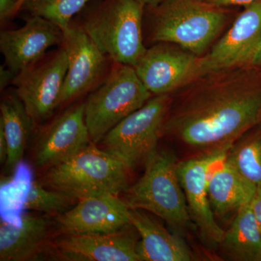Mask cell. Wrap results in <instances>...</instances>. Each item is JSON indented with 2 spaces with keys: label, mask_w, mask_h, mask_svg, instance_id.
Returning a JSON list of instances; mask_svg holds the SVG:
<instances>
[{
  "label": "cell",
  "mask_w": 261,
  "mask_h": 261,
  "mask_svg": "<svg viewBox=\"0 0 261 261\" xmlns=\"http://www.w3.org/2000/svg\"><path fill=\"white\" fill-rule=\"evenodd\" d=\"M141 4L144 5L145 8H153L166 1V0H137Z\"/></svg>",
  "instance_id": "cell-32"
},
{
  "label": "cell",
  "mask_w": 261,
  "mask_h": 261,
  "mask_svg": "<svg viewBox=\"0 0 261 261\" xmlns=\"http://www.w3.org/2000/svg\"><path fill=\"white\" fill-rule=\"evenodd\" d=\"M233 144L227 159L239 172L256 187H261V132Z\"/></svg>",
  "instance_id": "cell-24"
},
{
  "label": "cell",
  "mask_w": 261,
  "mask_h": 261,
  "mask_svg": "<svg viewBox=\"0 0 261 261\" xmlns=\"http://www.w3.org/2000/svg\"><path fill=\"white\" fill-rule=\"evenodd\" d=\"M63 42V31L37 16H29L21 28L0 33V51L16 75L42 61L49 48Z\"/></svg>",
  "instance_id": "cell-14"
},
{
  "label": "cell",
  "mask_w": 261,
  "mask_h": 261,
  "mask_svg": "<svg viewBox=\"0 0 261 261\" xmlns=\"http://www.w3.org/2000/svg\"><path fill=\"white\" fill-rule=\"evenodd\" d=\"M63 32L68 70L58 108L98 87L107 69V56L82 27L70 25Z\"/></svg>",
  "instance_id": "cell-12"
},
{
  "label": "cell",
  "mask_w": 261,
  "mask_h": 261,
  "mask_svg": "<svg viewBox=\"0 0 261 261\" xmlns=\"http://www.w3.org/2000/svg\"><path fill=\"white\" fill-rule=\"evenodd\" d=\"M147 8L153 42L175 44L199 57L204 56L227 20L224 8L205 0H166Z\"/></svg>",
  "instance_id": "cell-3"
},
{
  "label": "cell",
  "mask_w": 261,
  "mask_h": 261,
  "mask_svg": "<svg viewBox=\"0 0 261 261\" xmlns=\"http://www.w3.org/2000/svg\"><path fill=\"white\" fill-rule=\"evenodd\" d=\"M13 171L10 179L1 182L0 216L1 221L20 226L34 178L32 167L25 161L19 162Z\"/></svg>",
  "instance_id": "cell-22"
},
{
  "label": "cell",
  "mask_w": 261,
  "mask_h": 261,
  "mask_svg": "<svg viewBox=\"0 0 261 261\" xmlns=\"http://www.w3.org/2000/svg\"><path fill=\"white\" fill-rule=\"evenodd\" d=\"M128 226L113 233L64 235L56 242L57 252L65 260L141 261L138 238Z\"/></svg>",
  "instance_id": "cell-16"
},
{
  "label": "cell",
  "mask_w": 261,
  "mask_h": 261,
  "mask_svg": "<svg viewBox=\"0 0 261 261\" xmlns=\"http://www.w3.org/2000/svg\"><path fill=\"white\" fill-rule=\"evenodd\" d=\"M93 0H25L19 12L46 19L62 31L70 27L72 18Z\"/></svg>",
  "instance_id": "cell-23"
},
{
  "label": "cell",
  "mask_w": 261,
  "mask_h": 261,
  "mask_svg": "<svg viewBox=\"0 0 261 261\" xmlns=\"http://www.w3.org/2000/svg\"><path fill=\"white\" fill-rule=\"evenodd\" d=\"M145 8L137 0H93L84 8L81 27L116 64L135 67L147 49L142 29Z\"/></svg>",
  "instance_id": "cell-2"
},
{
  "label": "cell",
  "mask_w": 261,
  "mask_h": 261,
  "mask_svg": "<svg viewBox=\"0 0 261 261\" xmlns=\"http://www.w3.org/2000/svg\"><path fill=\"white\" fill-rule=\"evenodd\" d=\"M8 147L3 128L0 127V163L5 165L8 159Z\"/></svg>",
  "instance_id": "cell-30"
},
{
  "label": "cell",
  "mask_w": 261,
  "mask_h": 261,
  "mask_svg": "<svg viewBox=\"0 0 261 261\" xmlns=\"http://www.w3.org/2000/svg\"><path fill=\"white\" fill-rule=\"evenodd\" d=\"M250 65L257 67V68L261 67V41L260 44H259L258 47L257 48L256 51H255V56H254L253 58H252Z\"/></svg>",
  "instance_id": "cell-31"
},
{
  "label": "cell",
  "mask_w": 261,
  "mask_h": 261,
  "mask_svg": "<svg viewBox=\"0 0 261 261\" xmlns=\"http://www.w3.org/2000/svg\"><path fill=\"white\" fill-rule=\"evenodd\" d=\"M255 68L220 70L189 84L171 104L163 135L206 152L229 150L261 123V81Z\"/></svg>",
  "instance_id": "cell-1"
},
{
  "label": "cell",
  "mask_w": 261,
  "mask_h": 261,
  "mask_svg": "<svg viewBox=\"0 0 261 261\" xmlns=\"http://www.w3.org/2000/svg\"><path fill=\"white\" fill-rule=\"evenodd\" d=\"M200 57L177 45L160 43L147 49L135 65L139 78L154 95L184 88L199 77Z\"/></svg>",
  "instance_id": "cell-10"
},
{
  "label": "cell",
  "mask_w": 261,
  "mask_h": 261,
  "mask_svg": "<svg viewBox=\"0 0 261 261\" xmlns=\"http://www.w3.org/2000/svg\"><path fill=\"white\" fill-rule=\"evenodd\" d=\"M92 143L84 117V102L70 108L51 122L38 141L34 163L42 169L59 164Z\"/></svg>",
  "instance_id": "cell-15"
},
{
  "label": "cell",
  "mask_w": 261,
  "mask_h": 261,
  "mask_svg": "<svg viewBox=\"0 0 261 261\" xmlns=\"http://www.w3.org/2000/svg\"><path fill=\"white\" fill-rule=\"evenodd\" d=\"M18 0H0V20L4 22L14 16Z\"/></svg>",
  "instance_id": "cell-26"
},
{
  "label": "cell",
  "mask_w": 261,
  "mask_h": 261,
  "mask_svg": "<svg viewBox=\"0 0 261 261\" xmlns=\"http://www.w3.org/2000/svg\"><path fill=\"white\" fill-rule=\"evenodd\" d=\"M257 187L244 177L227 159L211 168L207 181L209 200L214 214L224 216L250 203Z\"/></svg>",
  "instance_id": "cell-19"
},
{
  "label": "cell",
  "mask_w": 261,
  "mask_h": 261,
  "mask_svg": "<svg viewBox=\"0 0 261 261\" xmlns=\"http://www.w3.org/2000/svg\"><path fill=\"white\" fill-rule=\"evenodd\" d=\"M145 164L142 177L126 192L128 207L152 213L178 229L190 227L191 219L174 156L156 149Z\"/></svg>",
  "instance_id": "cell-5"
},
{
  "label": "cell",
  "mask_w": 261,
  "mask_h": 261,
  "mask_svg": "<svg viewBox=\"0 0 261 261\" xmlns=\"http://www.w3.org/2000/svg\"><path fill=\"white\" fill-rule=\"evenodd\" d=\"M144 211L130 208V224L140 236L137 252L141 261H190V247Z\"/></svg>",
  "instance_id": "cell-17"
},
{
  "label": "cell",
  "mask_w": 261,
  "mask_h": 261,
  "mask_svg": "<svg viewBox=\"0 0 261 261\" xmlns=\"http://www.w3.org/2000/svg\"><path fill=\"white\" fill-rule=\"evenodd\" d=\"M205 1L214 6L224 8V7L233 6V5L247 6L259 0H205Z\"/></svg>",
  "instance_id": "cell-28"
},
{
  "label": "cell",
  "mask_w": 261,
  "mask_h": 261,
  "mask_svg": "<svg viewBox=\"0 0 261 261\" xmlns=\"http://www.w3.org/2000/svg\"><path fill=\"white\" fill-rule=\"evenodd\" d=\"M135 67L117 64L84 102V117L92 143L98 144L113 127L152 97Z\"/></svg>",
  "instance_id": "cell-6"
},
{
  "label": "cell",
  "mask_w": 261,
  "mask_h": 261,
  "mask_svg": "<svg viewBox=\"0 0 261 261\" xmlns=\"http://www.w3.org/2000/svg\"><path fill=\"white\" fill-rule=\"evenodd\" d=\"M57 223L64 235L116 232L132 225L130 207L114 194L87 197L58 215Z\"/></svg>",
  "instance_id": "cell-13"
},
{
  "label": "cell",
  "mask_w": 261,
  "mask_h": 261,
  "mask_svg": "<svg viewBox=\"0 0 261 261\" xmlns=\"http://www.w3.org/2000/svg\"><path fill=\"white\" fill-rule=\"evenodd\" d=\"M68 70L64 46L15 77L17 94L34 125L46 121L58 108Z\"/></svg>",
  "instance_id": "cell-8"
},
{
  "label": "cell",
  "mask_w": 261,
  "mask_h": 261,
  "mask_svg": "<svg viewBox=\"0 0 261 261\" xmlns=\"http://www.w3.org/2000/svg\"><path fill=\"white\" fill-rule=\"evenodd\" d=\"M172 99L170 94L154 95L105 136L100 148L115 156L128 169L145 162L157 149Z\"/></svg>",
  "instance_id": "cell-7"
},
{
  "label": "cell",
  "mask_w": 261,
  "mask_h": 261,
  "mask_svg": "<svg viewBox=\"0 0 261 261\" xmlns=\"http://www.w3.org/2000/svg\"><path fill=\"white\" fill-rule=\"evenodd\" d=\"M76 199L57 190L47 189L42 182L33 181L25 201V210L46 214H61L69 210Z\"/></svg>",
  "instance_id": "cell-25"
},
{
  "label": "cell",
  "mask_w": 261,
  "mask_h": 261,
  "mask_svg": "<svg viewBox=\"0 0 261 261\" xmlns=\"http://www.w3.org/2000/svg\"><path fill=\"white\" fill-rule=\"evenodd\" d=\"M129 171L120 160L90 143L46 170L43 185L78 200L106 194L119 195L129 188Z\"/></svg>",
  "instance_id": "cell-4"
},
{
  "label": "cell",
  "mask_w": 261,
  "mask_h": 261,
  "mask_svg": "<svg viewBox=\"0 0 261 261\" xmlns=\"http://www.w3.org/2000/svg\"><path fill=\"white\" fill-rule=\"evenodd\" d=\"M220 246L232 260L261 261V231L250 203L237 211Z\"/></svg>",
  "instance_id": "cell-21"
},
{
  "label": "cell",
  "mask_w": 261,
  "mask_h": 261,
  "mask_svg": "<svg viewBox=\"0 0 261 261\" xmlns=\"http://www.w3.org/2000/svg\"><path fill=\"white\" fill-rule=\"evenodd\" d=\"M25 2V0H18V3L16 6V9H15V14L19 13V10H20V8H21L22 5H23Z\"/></svg>",
  "instance_id": "cell-33"
},
{
  "label": "cell",
  "mask_w": 261,
  "mask_h": 261,
  "mask_svg": "<svg viewBox=\"0 0 261 261\" xmlns=\"http://www.w3.org/2000/svg\"><path fill=\"white\" fill-rule=\"evenodd\" d=\"M245 7L224 37L200 57L198 78L251 64L261 41V0Z\"/></svg>",
  "instance_id": "cell-11"
},
{
  "label": "cell",
  "mask_w": 261,
  "mask_h": 261,
  "mask_svg": "<svg viewBox=\"0 0 261 261\" xmlns=\"http://www.w3.org/2000/svg\"><path fill=\"white\" fill-rule=\"evenodd\" d=\"M0 112V127L4 132L8 147L5 166L8 170H13L23 159L34 123L15 90L3 96Z\"/></svg>",
  "instance_id": "cell-20"
},
{
  "label": "cell",
  "mask_w": 261,
  "mask_h": 261,
  "mask_svg": "<svg viewBox=\"0 0 261 261\" xmlns=\"http://www.w3.org/2000/svg\"><path fill=\"white\" fill-rule=\"evenodd\" d=\"M51 225L46 216L23 215L20 226L1 221L0 260H34L45 247Z\"/></svg>",
  "instance_id": "cell-18"
},
{
  "label": "cell",
  "mask_w": 261,
  "mask_h": 261,
  "mask_svg": "<svg viewBox=\"0 0 261 261\" xmlns=\"http://www.w3.org/2000/svg\"><path fill=\"white\" fill-rule=\"evenodd\" d=\"M16 75L7 67L2 65L0 67V89L1 90L5 89L10 83H13Z\"/></svg>",
  "instance_id": "cell-29"
},
{
  "label": "cell",
  "mask_w": 261,
  "mask_h": 261,
  "mask_svg": "<svg viewBox=\"0 0 261 261\" xmlns=\"http://www.w3.org/2000/svg\"><path fill=\"white\" fill-rule=\"evenodd\" d=\"M229 150L206 152L205 155L178 163L177 172L186 198L190 219L208 247H217L225 231L215 219L207 192L211 168L227 156Z\"/></svg>",
  "instance_id": "cell-9"
},
{
  "label": "cell",
  "mask_w": 261,
  "mask_h": 261,
  "mask_svg": "<svg viewBox=\"0 0 261 261\" xmlns=\"http://www.w3.org/2000/svg\"><path fill=\"white\" fill-rule=\"evenodd\" d=\"M250 206L261 231V187H257L255 195L250 202Z\"/></svg>",
  "instance_id": "cell-27"
}]
</instances>
